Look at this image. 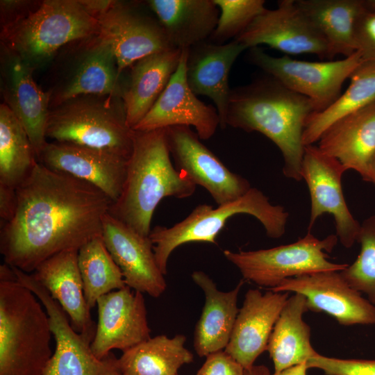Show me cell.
<instances>
[{
  "instance_id": "1",
  "label": "cell",
  "mask_w": 375,
  "mask_h": 375,
  "mask_svg": "<svg viewBox=\"0 0 375 375\" xmlns=\"http://www.w3.org/2000/svg\"><path fill=\"white\" fill-rule=\"evenodd\" d=\"M13 217L1 225L4 262L32 274L44 260L101 235L112 200L94 185L38 162L17 188Z\"/></svg>"
},
{
  "instance_id": "2",
  "label": "cell",
  "mask_w": 375,
  "mask_h": 375,
  "mask_svg": "<svg viewBox=\"0 0 375 375\" xmlns=\"http://www.w3.org/2000/svg\"><path fill=\"white\" fill-rule=\"evenodd\" d=\"M315 111L308 98L267 75L231 89L224 124L225 128L256 131L269 138L281 152L284 176L300 181L303 133L308 117Z\"/></svg>"
},
{
  "instance_id": "3",
  "label": "cell",
  "mask_w": 375,
  "mask_h": 375,
  "mask_svg": "<svg viewBox=\"0 0 375 375\" xmlns=\"http://www.w3.org/2000/svg\"><path fill=\"white\" fill-rule=\"evenodd\" d=\"M134 131L123 188L108 213L149 237L160 201L167 197L188 198L197 185L172 164L165 128Z\"/></svg>"
},
{
  "instance_id": "4",
  "label": "cell",
  "mask_w": 375,
  "mask_h": 375,
  "mask_svg": "<svg viewBox=\"0 0 375 375\" xmlns=\"http://www.w3.org/2000/svg\"><path fill=\"white\" fill-rule=\"evenodd\" d=\"M49 315L12 268L0 269V375H43L53 355Z\"/></svg>"
},
{
  "instance_id": "5",
  "label": "cell",
  "mask_w": 375,
  "mask_h": 375,
  "mask_svg": "<svg viewBox=\"0 0 375 375\" xmlns=\"http://www.w3.org/2000/svg\"><path fill=\"white\" fill-rule=\"evenodd\" d=\"M134 133L128 125L122 97L88 94L50 108L46 137L128 159Z\"/></svg>"
},
{
  "instance_id": "6",
  "label": "cell",
  "mask_w": 375,
  "mask_h": 375,
  "mask_svg": "<svg viewBox=\"0 0 375 375\" xmlns=\"http://www.w3.org/2000/svg\"><path fill=\"white\" fill-rule=\"evenodd\" d=\"M247 214L256 218L271 238H280L285 232L289 213L279 205L272 204L260 190L251 189L240 198L213 208L200 204L182 221L170 227L156 226L149 238L162 273L167 274L169 256L178 247L188 242L216 244V238L234 215Z\"/></svg>"
},
{
  "instance_id": "7",
  "label": "cell",
  "mask_w": 375,
  "mask_h": 375,
  "mask_svg": "<svg viewBox=\"0 0 375 375\" xmlns=\"http://www.w3.org/2000/svg\"><path fill=\"white\" fill-rule=\"evenodd\" d=\"M98 21L78 0H45L32 13L1 28V42L33 69L77 40L99 35Z\"/></svg>"
},
{
  "instance_id": "8",
  "label": "cell",
  "mask_w": 375,
  "mask_h": 375,
  "mask_svg": "<svg viewBox=\"0 0 375 375\" xmlns=\"http://www.w3.org/2000/svg\"><path fill=\"white\" fill-rule=\"evenodd\" d=\"M338 241L336 235L320 240L308 231L291 244L254 251L224 250V255L244 279L272 290L288 278L343 270L348 264L332 262L326 253L333 251Z\"/></svg>"
},
{
  "instance_id": "9",
  "label": "cell",
  "mask_w": 375,
  "mask_h": 375,
  "mask_svg": "<svg viewBox=\"0 0 375 375\" xmlns=\"http://www.w3.org/2000/svg\"><path fill=\"white\" fill-rule=\"evenodd\" d=\"M249 49L252 64L288 89L308 98L315 112L325 110L338 99L343 83L362 61L358 51L342 60L309 62L288 56L274 57L259 47Z\"/></svg>"
},
{
  "instance_id": "10",
  "label": "cell",
  "mask_w": 375,
  "mask_h": 375,
  "mask_svg": "<svg viewBox=\"0 0 375 375\" xmlns=\"http://www.w3.org/2000/svg\"><path fill=\"white\" fill-rule=\"evenodd\" d=\"M11 267L17 281L33 292L49 317L56 349L43 375H114L119 372L118 358L112 353L97 358L90 343L76 331L60 305L32 274Z\"/></svg>"
},
{
  "instance_id": "11",
  "label": "cell",
  "mask_w": 375,
  "mask_h": 375,
  "mask_svg": "<svg viewBox=\"0 0 375 375\" xmlns=\"http://www.w3.org/2000/svg\"><path fill=\"white\" fill-rule=\"evenodd\" d=\"M96 19L98 35L110 47L120 75L144 57L174 49L156 16L138 3L114 1Z\"/></svg>"
},
{
  "instance_id": "12",
  "label": "cell",
  "mask_w": 375,
  "mask_h": 375,
  "mask_svg": "<svg viewBox=\"0 0 375 375\" xmlns=\"http://www.w3.org/2000/svg\"><path fill=\"white\" fill-rule=\"evenodd\" d=\"M75 53L49 91L50 108L81 95L122 97L124 82L110 47L98 35L76 41Z\"/></svg>"
},
{
  "instance_id": "13",
  "label": "cell",
  "mask_w": 375,
  "mask_h": 375,
  "mask_svg": "<svg viewBox=\"0 0 375 375\" xmlns=\"http://www.w3.org/2000/svg\"><path fill=\"white\" fill-rule=\"evenodd\" d=\"M346 171L339 160L317 146L304 147L301 176L308 185L310 197L308 231L318 217L331 214L338 240L349 249L357 241L360 224L350 212L343 194L342 178Z\"/></svg>"
},
{
  "instance_id": "14",
  "label": "cell",
  "mask_w": 375,
  "mask_h": 375,
  "mask_svg": "<svg viewBox=\"0 0 375 375\" xmlns=\"http://www.w3.org/2000/svg\"><path fill=\"white\" fill-rule=\"evenodd\" d=\"M165 131L175 167L205 188L217 206L235 200L251 189L250 183L229 170L190 126H170Z\"/></svg>"
},
{
  "instance_id": "15",
  "label": "cell",
  "mask_w": 375,
  "mask_h": 375,
  "mask_svg": "<svg viewBox=\"0 0 375 375\" xmlns=\"http://www.w3.org/2000/svg\"><path fill=\"white\" fill-rule=\"evenodd\" d=\"M247 49L265 44L286 54H314L329 60L327 44L295 0L265 8L235 39Z\"/></svg>"
},
{
  "instance_id": "16",
  "label": "cell",
  "mask_w": 375,
  "mask_h": 375,
  "mask_svg": "<svg viewBox=\"0 0 375 375\" xmlns=\"http://www.w3.org/2000/svg\"><path fill=\"white\" fill-rule=\"evenodd\" d=\"M340 272L288 278L271 290L301 294L306 299L308 311L325 312L341 325H375V305L351 288Z\"/></svg>"
},
{
  "instance_id": "17",
  "label": "cell",
  "mask_w": 375,
  "mask_h": 375,
  "mask_svg": "<svg viewBox=\"0 0 375 375\" xmlns=\"http://www.w3.org/2000/svg\"><path fill=\"white\" fill-rule=\"evenodd\" d=\"M142 294L126 285L97 300L98 322L90 344L97 358H106L112 349L126 351L151 338Z\"/></svg>"
},
{
  "instance_id": "18",
  "label": "cell",
  "mask_w": 375,
  "mask_h": 375,
  "mask_svg": "<svg viewBox=\"0 0 375 375\" xmlns=\"http://www.w3.org/2000/svg\"><path fill=\"white\" fill-rule=\"evenodd\" d=\"M33 69L16 53L1 44V90L4 103L24 130L38 160L48 142L46 129L50 110V93L35 83Z\"/></svg>"
},
{
  "instance_id": "19",
  "label": "cell",
  "mask_w": 375,
  "mask_h": 375,
  "mask_svg": "<svg viewBox=\"0 0 375 375\" xmlns=\"http://www.w3.org/2000/svg\"><path fill=\"white\" fill-rule=\"evenodd\" d=\"M187 53L188 49H183L177 70L153 107L133 130L147 131L175 126H193L201 140H208L220 126L215 107L199 99L188 84Z\"/></svg>"
},
{
  "instance_id": "20",
  "label": "cell",
  "mask_w": 375,
  "mask_h": 375,
  "mask_svg": "<svg viewBox=\"0 0 375 375\" xmlns=\"http://www.w3.org/2000/svg\"><path fill=\"white\" fill-rule=\"evenodd\" d=\"M101 235L127 286L156 298L165 292L166 281L149 237L142 235L108 212L103 218Z\"/></svg>"
},
{
  "instance_id": "21",
  "label": "cell",
  "mask_w": 375,
  "mask_h": 375,
  "mask_svg": "<svg viewBox=\"0 0 375 375\" xmlns=\"http://www.w3.org/2000/svg\"><path fill=\"white\" fill-rule=\"evenodd\" d=\"M128 160L99 149L51 142L45 145L38 162L94 185L114 202L123 188Z\"/></svg>"
},
{
  "instance_id": "22",
  "label": "cell",
  "mask_w": 375,
  "mask_h": 375,
  "mask_svg": "<svg viewBox=\"0 0 375 375\" xmlns=\"http://www.w3.org/2000/svg\"><path fill=\"white\" fill-rule=\"evenodd\" d=\"M290 292L249 290L239 309L230 340L224 351L245 369L254 365L267 350L274 326Z\"/></svg>"
},
{
  "instance_id": "23",
  "label": "cell",
  "mask_w": 375,
  "mask_h": 375,
  "mask_svg": "<svg viewBox=\"0 0 375 375\" xmlns=\"http://www.w3.org/2000/svg\"><path fill=\"white\" fill-rule=\"evenodd\" d=\"M245 49L246 47L235 40L223 44L205 41L188 49V84L196 95H204L212 101L219 114L220 127L223 128L231 92L229 72Z\"/></svg>"
},
{
  "instance_id": "24",
  "label": "cell",
  "mask_w": 375,
  "mask_h": 375,
  "mask_svg": "<svg viewBox=\"0 0 375 375\" xmlns=\"http://www.w3.org/2000/svg\"><path fill=\"white\" fill-rule=\"evenodd\" d=\"M78 251L60 252L42 262L32 274L60 305L76 331L91 344L96 326L84 294Z\"/></svg>"
},
{
  "instance_id": "25",
  "label": "cell",
  "mask_w": 375,
  "mask_h": 375,
  "mask_svg": "<svg viewBox=\"0 0 375 375\" xmlns=\"http://www.w3.org/2000/svg\"><path fill=\"white\" fill-rule=\"evenodd\" d=\"M317 147L363 178L375 153V101L333 123Z\"/></svg>"
},
{
  "instance_id": "26",
  "label": "cell",
  "mask_w": 375,
  "mask_h": 375,
  "mask_svg": "<svg viewBox=\"0 0 375 375\" xmlns=\"http://www.w3.org/2000/svg\"><path fill=\"white\" fill-rule=\"evenodd\" d=\"M183 49H171L144 57L130 68L123 100L128 125L134 128L145 117L179 65Z\"/></svg>"
},
{
  "instance_id": "27",
  "label": "cell",
  "mask_w": 375,
  "mask_h": 375,
  "mask_svg": "<svg viewBox=\"0 0 375 375\" xmlns=\"http://www.w3.org/2000/svg\"><path fill=\"white\" fill-rule=\"evenodd\" d=\"M145 3L160 22L172 47L180 49L208 40L219 15L213 0H149Z\"/></svg>"
},
{
  "instance_id": "28",
  "label": "cell",
  "mask_w": 375,
  "mask_h": 375,
  "mask_svg": "<svg viewBox=\"0 0 375 375\" xmlns=\"http://www.w3.org/2000/svg\"><path fill=\"white\" fill-rule=\"evenodd\" d=\"M192 278L206 297L195 329L194 347L199 356L206 357L225 349L230 340L239 312L238 297L243 282L229 292H222L203 272H194Z\"/></svg>"
},
{
  "instance_id": "29",
  "label": "cell",
  "mask_w": 375,
  "mask_h": 375,
  "mask_svg": "<svg viewBox=\"0 0 375 375\" xmlns=\"http://www.w3.org/2000/svg\"><path fill=\"white\" fill-rule=\"evenodd\" d=\"M306 299L293 293L287 299L270 335L267 350L274 372L307 362L318 353L310 342V328L303 319Z\"/></svg>"
},
{
  "instance_id": "30",
  "label": "cell",
  "mask_w": 375,
  "mask_h": 375,
  "mask_svg": "<svg viewBox=\"0 0 375 375\" xmlns=\"http://www.w3.org/2000/svg\"><path fill=\"white\" fill-rule=\"evenodd\" d=\"M296 3L325 40L329 60L349 57L356 51L354 24L362 0H296Z\"/></svg>"
},
{
  "instance_id": "31",
  "label": "cell",
  "mask_w": 375,
  "mask_h": 375,
  "mask_svg": "<svg viewBox=\"0 0 375 375\" xmlns=\"http://www.w3.org/2000/svg\"><path fill=\"white\" fill-rule=\"evenodd\" d=\"M185 337L160 335L123 351L117 359L119 372L126 375H178L193 355L184 344Z\"/></svg>"
},
{
  "instance_id": "32",
  "label": "cell",
  "mask_w": 375,
  "mask_h": 375,
  "mask_svg": "<svg viewBox=\"0 0 375 375\" xmlns=\"http://www.w3.org/2000/svg\"><path fill=\"white\" fill-rule=\"evenodd\" d=\"M349 78V87L333 103L308 117L302 136L304 147L318 142L340 118L375 101V60H362Z\"/></svg>"
},
{
  "instance_id": "33",
  "label": "cell",
  "mask_w": 375,
  "mask_h": 375,
  "mask_svg": "<svg viewBox=\"0 0 375 375\" xmlns=\"http://www.w3.org/2000/svg\"><path fill=\"white\" fill-rule=\"evenodd\" d=\"M38 162L24 127L4 103L0 105V185L17 188Z\"/></svg>"
},
{
  "instance_id": "34",
  "label": "cell",
  "mask_w": 375,
  "mask_h": 375,
  "mask_svg": "<svg viewBox=\"0 0 375 375\" xmlns=\"http://www.w3.org/2000/svg\"><path fill=\"white\" fill-rule=\"evenodd\" d=\"M78 264L90 309L97 305V300L103 295L126 285L122 272L108 251L102 235L92 239L78 249Z\"/></svg>"
},
{
  "instance_id": "35",
  "label": "cell",
  "mask_w": 375,
  "mask_h": 375,
  "mask_svg": "<svg viewBox=\"0 0 375 375\" xmlns=\"http://www.w3.org/2000/svg\"><path fill=\"white\" fill-rule=\"evenodd\" d=\"M356 242L360 245L358 256L340 272L351 288L375 305V215L360 224Z\"/></svg>"
},
{
  "instance_id": "36",
  "label": "cell",
  "mask_w": 375,
  "mask_h": 375,
  "mask_svg": "<svg viewBox=\"0 0 375 375\" xmlns=\"http://www.w3.org/2000/svg\"><path fill=\"white\" fill-rule=\"evenodd\" d=\"M219 8L217 24L209 42L223 44L239 36L266 8L264 0H213Z\"/></svg>"
},
{
  "instance_id": "37",
  "label": "cell",
  "mask_w": 375,
  "mask_h": 375,
  "mask_svg": "<svg viewBox=\"0 0 375 375\" xmlns=\"http://www.w3.org/2000/svg\"><path fill=\"white\" fill-rule=\"evenodd\" d=\"M354 43L363 60H375V0H362L354 24Z\"/></svg>"
},
{
  "instance_id": "38",
  "label": "cell",
  "mask_w": 375,
  "mask_h": 375,
  "mask_svg": "<svg viewBox=\"0 0 375 375\" xmlns=\"http://www.w3.org/2000/svg\"><path fill=\"white\" fill-rule=\"evenodd\" d=\"M307 366L326 375H375V360L342 359L317 353L307 361Z\"/></svg>"
},
{
  "instance_id": "39",
  "label": "cell",
  "mask_w": 375,
  "mask_h": 375,
  "mask_svg": "<svg viewBox=\"0 0 375 375\" xmlns=\"http://www.w3.org/2000/svg\"><path fill=\"white\" fill-rule=\"evenodd\" d=\"M195 375H245V369L222 350L208 355Z\"/></svg>"
},
{
  "instance_id": "40",
  "label": "cell",
  "mask_w": 375,
  "mask_h": 375,
  "mask_svg": "<svg viewBox=\"0 0 375 375\" xmlns=\"http://www.w3.org/2000/svg\"><path fill=\"white\" fill-rule=\"evenodd\" d=\"M1 27L10 26L35 11L42 1L1 0L0 1Z\"/></svg>"
},
{
  "instance_id": "41",
  "label": "cell",
  "mask_w": 375,
  "mask_h": 375,
  "mask_svg": "<svg viewBox=\"0 0 375 375\" xmlns=\"http://www.w3.org/2000/svg\"><path fill=\"white\" fill-rule=\"evenodd\" d=\"M16 206V190L4 185H0L1 225L7 223L13 217Z\"/></svg>"
},
{
  "instance_id": "42",
  "label": "cell",
  "mask_w": 375,
  "mask_h": 375,
  "mask_svg": "<svg viewBox=\"0 0 375 375\" xmlns=\"http://www.w3.org/2000/svg\"><path fill=\"white\" fill-rule=\"evenodd\" d=\"M84 9L94 18L105 12L113 3L110 0H78Z\"/></svg>"
},
{
  "instance_id": "43",
  "label": "cell",
  "mask_w": 375,
  "mask_h": 375,
  "mask_svg": "<svg viewBox=\"0 0 375 375\" xmlns=\"http://www.w3.org/2000/svg\"><path fill=\"white\" fill-rule=\"evenodd\" d=\"M308 369L307 362H304L270 375H307Z\"/></svg>"
},
{
  "instance_id": "44",
  "label": "cell",
  "mask_w": 375,
  "mask_h": 375,
  "mask_svg": "<svg viewBox=\"0 0 375 375\" xmlns=\"http://www.w3.org/2000/svg\"><path fill=\"white\" fill-rule=\"evenodd\" d=\"M362 179L375 187V153L368 163L366 174Z\"/></svg>"
},
{
  "instance_id": "45",
  "label": "cell",
  "mask_w": 375,
  "mask_h": 375,
  "mask_svg": "<svg viewBox=\"0 0 375 375\" xmlns=\"http://www.w3.org/2000/svg\"><path fill=\"white\" fill-rule=\"evenodd\" d=\"M269 369L265 365H253L248 369H245V375H270Z\"/></svg>"
},
{
  "instance_id": "46",
  "label": "cell",
  "mask_w": 375,
  "mask_h": 375,
  "mask_svg": "<svg viewBox=\"0 0 375 375\" xmlns=\"http://www.w3.org/2000/svg\"><path fill=\"white\" fill-rule=\"evenodd\" d=\"M114 375H126V374H124L118 372L115 373Z\"/></svg>"
}]
</instances>
